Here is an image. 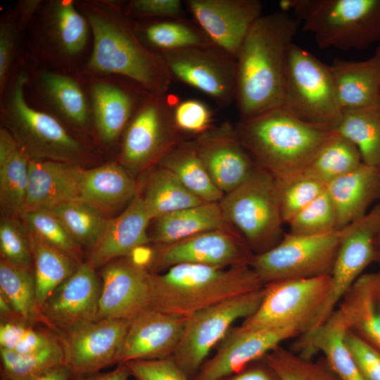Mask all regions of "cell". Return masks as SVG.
Masks as SVG:
<instances>
[{
    "label": "cell",
    "mask_w": 380,
    "mask_h": 380,
    "mask_svg": "<svg viewBox=\"0 0 380 380\" xmlns=\"http://www.w3.org/2000/svg\"><path fill=\"white\" fill-rule=\"evenodd\" d=\"M76 4L89 22L92 39L82 75L120 77L146 92L166 94L172 77L163 56L141 42L120 4L88 0Z\"/></svg>",
    "instance_id": "cell-1"
},
{
    "label": "cell",
    "mask_w": 380,
    "mask_h": 380,
    "mask_svg": "<svg viewBox=\"0 0 380 380\" xmlns=\"http://www.w3.org/2000/svg\"><path fill=\"white\" fill-rule=\"evenodd\" d=\"M300 21L288 13L262 15L238 53L236 97L241 120L282 106L289 51Z\"/></svg>",
    "instance_id": "cell-2"
},
{
    "label": "cell",
    "mask_w": 380,
    "mask_h": 380,
    "mask_svg": "<svg viewBox=\"0 0 380 380\" xmlns=\"http://www.w3.org/2000/svg\"><path fill=\"white\" fill-rule=\"evenodd\" d=\"M263 286L250 265L218 267L182 263L163 274L151 272L148 308L187 318Z\"/></svg>",
    "instance_id": "cell-3"
},
{
    "label": "cell",
    "mask_w": 380,
    "mask_h": 380,
    "mask_svg": "<svg viewBox=\"0 0 380 380\" xmlns=\"http://www.w3.org/2000/svg\"><path fill=\"white\" fill-rule=\"evenodd\" d=\"M236 131L255 165L277 179L305 169L332 132L303 121L283 106L241 120Z\"/></svg>",
    "instance_id": "cell-4"
},
{
    "label": "cell",
    "mask_w": 380,
    "mask_h": 380,
    "mask_svg": "<svg viewBox=\"0 0 380 380\" xmlns=\"http://www.w3.org/2000/svg\"><path fill=\"white\" fill-rule=\"evenodd\" d=\"M28 73L16 68L1 94V118L32 159L77 164L91 156L56 117L31 106L26 99Z\"/></svg>",
    "instance_id": "cell-5"
},
{
    "label": "cell",
    "mask_w": 380,
    "mask_h": 380,
    "mask_svg": "<svg viewBox=\"0 0 380 380\" xmlns=\"http://www.w3.org/2000/svg\"><path fill=\"white\" fill-rule=\"evenodd\" d=\"M291 10L321 49L362 50L380 40V0H291Z\"/></svg>",
    "instance_id": "cell-6"
},
{
    "label": "cell",
    "mask_w": 380,
    "mask_h": 380,
    "mask_svg": "<svg viewBox=\"0 0 380 380\" xmlns=\"http://www.w3.org/2000/svg\"><path fill=\"white\" fill-rule=\"evenodd\" d=\"M27 30L30 57L35 66L82 75L80 62L91 32L76 1H43Z\"/></svg>",
    "instance_id": "cell-7"
},
{
    "label": "cell",
    "mask_w": 380,
    "mask_h": 380,
    "mask_svg": "<svg viewBox=\"0 0 380 380\" xmlns=\"http://www.w3.org/2000/svg\"><path fill=\"white\" fill-rule=\"evenodd\" d=\"M227 221L238 229L254 255L282 239V219L277 182L256 166L247 179L219 202Z\"/></svg>",
    "instance_id": "cell-8"
},
{
    "label": "cell",
    "mask_w": 380,
    "mask_h": 380,
    "mask_svg": "<svg viewBox=\"0 0 380 380\" xmlns=\"http://www.w3.org/2000/svg\"><path fill=\"white\" fill-rule=\"evenodd\" d=\"M283 106L303 121L331 132L342 115L329 65L294 43L287 57Z\"/></svg>",
    "instance_id": "cell-9"
},
{
    "label": "cell",
    "mask_w": 380,
    "mask_h": 380,
    "mask_svg": "<svg viewBox=\"0 0 380 380\" xmlns=\"http://www.w3.org/2000/svg\"><path fill=\"white\" fill-rule=\"evenodd\" d=\"M330 284V275H325L265 284L257 310L235 329L246 332L296 326L305 334L318 319L327 300Z\"/></svg>",
    "instance_id": "cell-10"
},
{
    "label": "cell",
    "mask_w": 380,
    "mask_h": 380,
    "mask_svg": "<svg viewBox=\"0 0 380 380\" xmlns=\"http://www.w3.org/2000/svg\"><path fill=\"white\" fill-rule=\"evenodd\" d=\"M343 232L344 227L318 235L284 234L275 246L254 255L249 265L263 285L330 275Z\"/></svg>",
    "instance_id": "cell-11"
},
{
    "label": "cell",
    "mask_w": 380,
    "mask_h": 380,
    "mask_svg": "<svg viewBox=\"0 0 380 380\" xmlns=\"http://www.w3.org/2000/svg\"><path fill=\"white\" fill-rule=\"evenodd\" d=\"M265 293L260 289L241 294L203 309L186 318L172 357L189 376H195L211 349L227 336L239 319L252 315Z\"/></svg>",
    "instance_id": "cell-12"
},
{
    "label": "cell",
    "mask_w": 380,
    "mask_h": 380,
    "mask_svg": "<svg viewBox=\"0 0 380 380\" xmlns=\"http://www.w3.org/2000/svg\"><path fill=\"white\" fill-rule=\"evenodd\" d=\"M178 131L166 95L146 92L123 134L122 166L137 172L159 161L177 144Z\"/></svg>",
    "instance_id": "cell-13"
},
{
    "label": "cell",
    "mask_w": 380,
    "mask_h": 380,
    "mask_svg": "<svg viewBox=\"0 0 380 380\" xmlns=\"http://www.w3.org/2000/svg\"><path fill=\"white\" fill-rule=\"evenodd\" d=\"M380 204L344 227L331 273L329 295L312 332L336 309L364 270L380 261Z\"/></svg>",
    "instance_id": "cell-14"
},
{
    "label": "cell",
    "mask_w": 380,
    "mask_h": 380,
    "mask_svg": "<svg viewBox=\"0 0 380 380\" xmlns=\"http://www.w3.org/2000/svg\"><path fill=\"white\" fill-rule=\"evenodd\" d=\"M160 53L172 77L199 90L220 105L235 100L236 61L215 46Z\"/></svg>",
    "instance_id": "cell-15"
},
{
    "label": "cell",
    "mask_w": 380,
    "mask_h": 380,
    "mask_svg": "<svg viewBox=\"0 0 380 380\" xmlns=\"http://www.w3.org/2000/svg\"><path fill=\"white\" fill-rule=\"evenodd\" d=\"M149 269L170 267L182 263L218 267L249 265L254 255L245 240L232 229L203 232L153 249Z\"/></svg>",
    "instance_id": "cell-16"
},
{
    "label": "cell",
    "mask_w": 380,
    "mask_h": 380,
    "mask_svg": "<svg viewBox=\"0 0 380 380\" xmlns=\"http://www.w3.org/2000/svg\"><path fill=\"white\" fill-rule=\"evenodd\" d=\"M129 319H102L56 334L64 365L72 377L94 374L114 364Z\"/></svg>",
    "instance_id": "cell-17"
},
{
    "label": "cell",
    "mask_w": 380,
    "mask_h": 380,
    "mask_svg": "<svg viewBox=\"0 0 380 380\" xmlns=\"http://www.w3.org/2000/svg\"><path fill=\"white\" fill-rule=\"evenodd\" d=\"M303 334L296 326L246 332L232 328L216 353L203 364L192 380H224L262 359L281 342Z\"/></svg>",
    "instance_id": "cell-18"
},
{
    "label": "cell",
    "mask_w": 380,
    "mask_h": 380,
    "mask_svg": "<svg viewBox=\"0 0 380 380\" xmlns=\"http://www.w3.org/2000/svg\"><path fill=\"white\" fill-rule=\"evenodd\" d=\"M101 291L96 269L87 261L80 264L40 308L49 329L58 334L96 321Z\"/></svg>",
    "instance_id": "cell-19"
},
{
    "label": "cell",
    "mask_w": 380,
    "mask_h": 380,
    "mask_svg": "<svg viewBox=\"0 0 380 380\" xmlns=\"http://www.w3.org/2000/svg\"><path fill=\"white\" fill-rule=\"evenodd\" d=\"M185 4L213 44L234 58L250 29L262 15L258 0H188Z\"/></svg>",
    "instance_id": "cell-20"
},
{
    "label": "cell",
    "mask_w": 380,
    "mask_h": 380,
    "mask_svg": "<svg viewBox=\"0 0 380 380\" xmlns=\"http://www.w3.org/2000/svg\"><path fill=\"white\" fill-rule=\"evenodd\" d=\"M102 267L96 320H129L148 308L151 272L146 267L137 264L129 257H122Z\"/></svg>",
    "instance_id": "cell-21"
},
{
    "label": "cell",
    "mask_w": 380,
    "mask_h": 380,
    "mask_svg": "<svg viewBox=\"0 0 380 380\" xmlns=\"http://www.w3.org/2000/svg\"><path fill=\"white\" fill-rule=\"evenodd\" d=\"M27 73L28 82L46 111L77 129L94 125L90 99L82 75L41 66L30 68Z\"/></svg>",
    "instance_id": "cell-22"
},
{
    "label": "cell",
    "mask_w": 380,
    "mask_h": 380,
    "mask_svg": "<svg viewBox=\"0 0 380 380\" xmlns=\"http://www.w3.org/2000/svg\"><path fill=\"white\" fill-rule=\"evenodd\" d=\"M186 320L185 317L172 316L151 308L142 310L129 319L114 364L172 356Z\"/></svg>",
    "instance_id": "cell-23"
},
{
    "label": "cell",
    "mask_w": 380,
    "mask_h": 380,
    "mask_svg": "<svg viewBox=\"0 0 380 380\" xmlns=\"http://www.w3.org/2000/svg\"><path fill=\"white\" fill-rule=\"evenodd\" d=\"M195 143L211 179L224 194L239 186L256 167L236 129L227 122L199 135Z\"/></svg>",
    "instance_id": "cell-24"
},
{
    "label": "cell",
    "mask_w": 380,
    "mask_h": 380,
    "mask_svg": "<svg viewBox=\"0 0 380 380\" xmlns=\"http://www.w3.org/2000/svg\"><path fill=\"white\" fill-rule=\"evenodd\" d=\"M83 77L97 136L103 144L111 145L124 134L146 91L110 77Z\"/></svg>",
    "instance_id": "cell-25"
},
{
    "label": "cell",
    "mask_w": 380,
    "mask_h": 380,
    "mask_svg": "<svg viewBox=\"0 0 380 380\" xmlns=\"http://www.w3.org/2000/svg\"><path fill=\"white\" fill-rule=\"evenodd\" d=\"M151 219L143 196H135L115 217H110L103 232L89 249L87 262L96 270L110 261L128 257L137 248L147 245L151 239L147 228Z\"/></svg>",
    "instance_id": "cell-26"
},
{
    "label": "cell",
    "mask_w": 380,
    "mask_h": 380,
    "mask_svg": "<svg viewBox=\"0 0 380 380\" xmlns=\"http://www.w3.org/2000/svg\"><path fill=\"white\" fill-rule=\"evenodd\" d=\"M83 170L77 164L30 158L24 212L50 210L66 203L80 201Z\"/></svg>",
    "instance_id": "cell-27"
},
{
    "label": "cell",
    "mask_w": 380,
    "mask_h": 380,
    "mask_svg": "<svg viewBox=\"0 0 380 380\" xmlns=\"http://www.w3.org/2000/svg\"><path fill=\"white\" fill-rule=\"evenodd\" d=\"M347 330L341 313L336 309L317 329L296 338L290 349L307 359L321 353L340 380H364L346 346Z\"/></svg>",
    "instance_id": "cell-28"
},
{
    "label": "cell",
    "mask_w": 380,
    "mask_h": 380,
    "mask_svg": "<svg viewBox=\"0 0 380 380\" xmlns=\"http://www.w3.org/2000/svg\"><path fill=\"white\" fill-rule=\"evenodd\" d=\"M335 209L338 229L363 217L380 198V168L362 163L355 170L326 185Z\"/></svg>",
    "instance_id": "cell-29"
},
{
    "label": "cell",
    "mask_w": 380,
    "mask_h": 380,
    "mask_svg": "<svg viewBox=\"0 0 380 380\" xmlns=\"http://www.w3.org/2000/svg\"><path fill=\"white\" fill-rule=\"evenodd\" d=\"M137 194L135 181L120 164L113 162L83 170L80 201L107 217L127 206Z\"/></svg>",
    "instance_id": "cell-30"
},
{
    "label": "cell",
    "mask_w": 380,
    "mask_h": 380,
    "mask_svg": "<svg viewBox=\"0 0 380 380\" xmlns=\"http://www.w3.org/2000/svg\"><path fill=\"white\" fill-rule=\"evenodd\" d=\"M336 309L348 329L380 351V271L362 274Z\"/></svg>",
    "instance_id": "cell-31"
},
{
    "label": "cell",
    "mask_w": 380,
    "mask_h": 380,
    "mask_svg": "<svg viewBox=\"0 0 380 380\" xmlns=\"http://www.w3.org/2000/svg\"><path fill=\"white\" fill-rule=\"evenodd\" d=\"M342 110L380 104V57L361 61L336 60L329 65Z\"/></svg>",
    "instance_id": "cell-32"
},
{
    "label": "cell",
    "mask_w": 380,
    "mask_h": 380,
    "mask_svg": "<svg viewBox=\"0 0 380 380\" xmlns=\"http://www.w3.org/2000/svg\"><path fill=\"white\" fill-rule=\"evenodd\" d=\"M30 157L4 127L0 129V206L2 217L24 213Z\"/></svg>",
    "instance_id": "cell-33"
},
{
    "label": "cell",
    "mask_w": 380,
    "mask_h": 380,
    "mask_svg": "<svg viewBox=\"0 0 380 380\" xmlns=\"http://www.w3.org/2000/svg\"><path fill=\"white\" fill-rule=\"evenodd\" d=\"M156 220L151 241L160 246L172 244L206 232L232 229L219 202L203 203Z\"/></svg>",
    "instance_id": "cell-34"
},
{
    "label": "cell",
    "mask_w": 380,
    "mask_h": 380,
    "mask_svg": "<svg viewBox=\"0 0 380 380\" xmlns=\"http://www.w3.org/2000/svg\"><path fill=\"white\" fill-rule=\"evenodd\" d=\"M158 163L205 203L220 202L224 195L211 179L198 154L195 141L177 144Z\"/></svg>",
    "instance_id": "cell-35"
},
{
    "label": "cell",
    "mask_w": 380,
    "mask_h": 380,
    "mask_svg": "<svg viewBox=\"0 0 380 380\" xmlns=\"http://www.w3.org/2000/svg\"><path fill=\"white\" fill-rule=\"evenodd\" d=\"M28 235L35 280L36 300L40 309L53 291L75 272L79 265L29 229Z\"/></svg>",
    "instance_id": "cell-36"
},
{
    "label": "cell",
    "mask_w": 380,
    "mask_h": 380,
    "mask_svg": "<svg viewBox=\"0 0 380 380\" xmlns=\"http://www.w3.org/2000/svg\"><path fill=\"white\" fill-rule=\"evenodd\" d=\"M0 296L27 324L41 323L49 329L37 303L33 267L0 259Z\"/></svg>",
    "instance_id": "cell-37"
},
{
    "label": "cell",
    "mask_w": 380,
    "mask_h": 380,
    "mask_svg": "<svg viewBox=\"0 0 380 380\" xmlns=\"http://www.w3.org/2000/svg\"><path fill=\"white\" fill-rule=\"evenodd\" d=\"M134 25L141 42L158 53L215 46L198 25L183 19L147 20Z\"/></svg>",
    "instance_id": "cell-38"
},
{
    "label": "cell",
    "mask_w": 380,
    "mask_h": 380,
    "mask_svg": "<svg viewBox=\"0 0 380 380\" xmlns=\"http://www.w3.org/2000/svg\"><path fill=\"white\" fill-rule=\"evenodd\" d=\"M334 132L355 145L365 164L380 168V104L342 110Z\"/></svg>",
    "instance_id": "cell-39"
},
{
    "label": "cell",
    "mask_w": 380,
    "mask_h": 380,
    "mask_svg": "<svg viewBox=\"0 0 380 380\" xmlns=\"http://www.w3.org/2000/svg\"><path fill=\"white\" fill-rule=\"evenodd\" d=\"M143 198L151 220L205 203L161 166L149 176Z\"/></svg>",
    "instance_id": "cell-40"
},
{
    "label": "cell",
    "mask_w": 380,
    "mask_h": 380,
    "mask_svg": "<svg viewBox=\"0 0 380 380\" xmlns=\"http://www.w3.org/2000/svg\"><path fill=\"white\" fill-rule=\"evenodd\" d=\"M362 163L355 145L343 136L332 132L303 170L327 185Z\"/></svg>",
    "instance_id": "cell-41"
},
{
    "label": "cell",
    "mask_w": 380,
    "mask_h": 380,
    "mask_svg": "<svg viewBox=\"0 0 380 380\" xmlns=\"http://www.w3.org/2000/svg\"><path fill=\"white\" fill-rule=\"evenodd\" d=\"M0 354L7 380H30L64 365L59 340L32 353L18 354L0 348Z\"/></svg>",
    "instance_id": "cell-42"
},
{
    "label": "cell",
    "mask_w": 380,
    "mask_h": 380,
    "mask_svg": "<svg viewBox=\"0 0 380 380\" xmlns=\"http://www.w3.org/2000/svg\"><path fill=\"white\" fill-rule=\"evenodd\" d=\"M50 211L59 219L75 242L89 249L96 242L110 219L80 201L66 203Z\"/></svg>",
    "instance_id": "cell-43"
},
{
    "label": "cell",
    "mask_w": 380,
    "mask_h": 380,
    "mask_svg": "<svg viewBox=\"0 0 380 380\" xmlns=\"http://www.w3.org/2000/svg\"><path fill=\"white\" fill-rule=\"evenodd\" d=\"M262 360L281 380H340L323 357L314 361L281 345L265 355Z\"/></svg>",
    "instance_id": "cell-44"
},
{
    "label": "cell",
    "mask_w": 380,
    "mask_h": 380,
    "mask_svg": "<svg viewBox=\"0 0 380 380\" xmlns=\"http://www.w3.org/2000/svg\"><path fill=\"white\" fill-rule=\"evenodd\" d=\"M275 179L282 219L286 224L326 190V184L305 170Z\"/></svg>",
    "instance_id": "cell-45"
},
{
    "label": "cell",
    "mask_w": 380,
    "mask_h": 380,
    "mask_svg": "<svg viewBox=\"0 0 380 380\" xmlns=\"http://www.w3.org/2000/svg\"><path fill=\"white\" fill-rule=\"evenodd\" d=\"M20 219L28 229L41 239L65 253L78 265L83 262L82 246L75 242L52 212L26 211Z\"/></svg>",
    "instance_id": "cell-46"
},
{
    "label": "cell",
    "mask_w": 380,
    "mask_h": 380,
    "mask_svg": "<svg viewBox=\"0 0 380 380\" xmlns=\"http://www.w3.org/2000/svg\"><path fill=\"white\" fill-rule=\"evenodd\" d=\"M287 224L289 233L296 235H318L339 229L334 205L326 190Z\"/></svg>",
    "instance_id": "cell-47"
},
{
    "label": "cell",
    "mask_w": 380,
    "mask_h": 380,
    "mask_svg": "<svg viewBox=\"0 0 380 380\" xmlns=\"http://www.w3.org/2000/svg\"><path fill=\"white\" fill-rule=\"evenodd\" d=\"M58 341L53 331L37 329L32 324L19 322H1L0 346L18 354L41 350Z\"/></svg>",
    "instance_id": "cell-48"
},
{
    "label": "cell",
    "mask_w": 380,
    "mask_h": 380,
    "mask_svg": "<svg viewBox=\"0 0 380 380\" xmlns=\"http://www.w3.org/2000/svg\"><path fill=\"white\" fill-rule=\"evenodd\" d=\"M20 218L1 217L0 223L1 259L32 267L28 229Z\"/></svg>",
    "instance_id": "cell-49"
},
{
    "label": "cell",
    "mask_w": 380,
    "mask_h": 380,
    "mask_svg": "<svg viewBox=\"0 0 380 380\" xmlns=\"http://www.w3.org/2000/svg\"><path fill=\"white\" fill-rule=\"evenodd\" d=\"M15 9L1 15L0 20V94L15 70V62L20 49V34Z\"/></svg>",
    "instance_id": "cell-50"
},
{
    "label": "cell",
    "mask_w": 380,
    "mask_h": 380,
    "mask_svg": "<svg viewBox=\"0 0 380 380\" xmlns=\"http://www.w3.org/2000/svg\"><path fill=\"white\" fill-rule=\"evenodd\" d=\"M172 114L179 131L201 135L210 129L212 111L200 100L189 99L178 102L172 107Z\"/></svg>",
    "instance_id": "cell-51"
},
{
    "label": "cell",
    "mask_w": 380,
    "mask_h": 380,
    "mask_svg": "<svg viewBox=\"0 0 380 380\" xmlns=\"http://www.w3.org/2000/svg\"><path fill=\"white\" fill-rule=\"evenodd\" d=\"M136 380H189L172 356L125 363Z\"/></svg>",
    "instance_id": "cell-52"
},
{
    "label": "cell",
    "mask_w": 380,
    "mask_h": 380,
    "mask_svg": "<svg viewBox=\"0 0 380 380\" xmlns=\"http://www.w3.org/2000/svg\"><path fill=\"white\" fill-rule=\"evenodd\" d=\"M123 9L129 18L147 20L182 19L183 14L179 0H132Z\"/></svg>",
    "instance_id": "cell-53"
},
{
    "label": "cell",
    "mask_w": 380,
    "mask_h": 380,
    "mask_svg": "<svg viewBox=\"0 0 380 380\" xmlns=\"http://www.w3.org/2000/svg\"><path fill=\"white\" fill-rule=\"evenodd\" d=\"M345 341L364 380H380V351L349 329Z\"/></svg>",
    "instance_id": "cell-54"
},
{
    "label": "cell",
    "mask_w": 380,
    "mask_h": 380,
    "mask_svg": "<svg viewBox=\"0 0 380 380\" xmlns=\"http://www.w3.org/2000/svg\"><path fill=\"white\" fill-rule=\"evenodd\" d=\"M224 380H281L277 373L262 359L248 366L243 371Z\"/></svg>",
    "instance_id": "cell-55"
},
{
    "label": "cell",
    "mask_w": 380,
    "mask_h": 380,
    "mask_svg": "<svg viewBox=\"0 0 380 380\" xmlns=\"http://www.w3.org/2000/svg\"><path fill=\"white\" fill-rule=\"evenodd\" d=\"M42 2L40 0H23L18 3L15 9L21 32L27 30Z\"/></svg>",
    "instance_id": "cell-56"
},
{
    "label": "cell",
    "mask_w": 380,
    "mask_h": 380,
    "mask_svg": "<svg viewBox=\"0 0 380 380\" xmlns=\"http://www.w3.org/2000/svg\"><path fill=\"white\" fill-rule=\"evenodd\" d=\"M131 373L125 364H119L113 370L106 373H94L72 377V380H128Z\"/></svg>",
    "instance_id": "cell-57"
},
{
    "label": "cell",
    "mask_w": 380,
    "mask_h": 380,
    "mask_svg": "<svg viewBox=\"0 0 380 380\" xmlns=\"http://www.w3.org/2000/svg\"><path fill=\"white\" fill-rule=\"evenodd\" d=\"M70 371L64 365L30 380H72Z\"/></svg>",
    "instance_id": "cell-58"
},
{
    "label": "cell",
    "mask_w": 380,
    "mask_h": 380,
    "mask_svg": "<svg viewBox=\"0 0 380 380\" xmlns=\"http://www.w3.org/2000/svg\"><path fill=\"white\" fill-rule=\"evenodd\" d=\"M374 54L377 55L378 56L380 57V44H379Z\"/></svg>",
    "instance_id": "cell-59"
},
{
    "label": "cell",
    "mask_w": 380,
    "mask_h": 380,
    "mask_svg": "<svg viewBox=\"0 0 380 380\" xmlns=\"http://www.w3.org/2000/svg\"><path fill=\"white\" fill-rule=\"evenodd\" d=\"M379 204H380V203H379ZM379 243H380V239H379ZM379 262H380V261H379Z\"/></svg>",
    "instance_id": "cell-60"
},
{
    "label": "cell",
    "mask_w": 380,
    "mask_h": 380,
    "mask_svg": "<svg viewBox=\"0 0 380 380\" xmlns=\"http://www.w3.org/2000/svg\"><path fill=\"white\" fill-rule=\"evenodd\" d=\"M134 380H136V379H134Z\"/></svg>",
    "instance_id": "cell-61"
}]
</instances>
